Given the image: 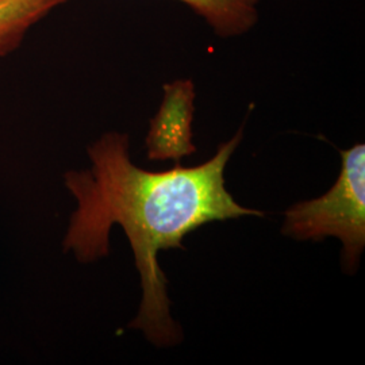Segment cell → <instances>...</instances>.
Masks as SVG:
<instances>
[{
	"mask_svg": "<svg viewBox=\"0 0 365 365\" xmlns=\"http://www.w3.org/2000/svg\"><path fill=\"white\" fill-rule=\"evenodd\" d=\"M66 0H0V57L14 52L27 31Z\"/></svg>",
	"mask_w": 365,
	"mask_h": 365,
	"instance_id": "5b68a950",
	"label": "cell"
},
{
	"mask_svg": "<svg viewBox=\"0 0 365 365\" xmlns=\"http://www.w3.org/2000/svg\"><path fill=\"white\" fill-rule=\"evenodd\" d=\"M195 86L191 80H175L164 86V98L146 135L149 160H173L196 152L192 144V120L195 113Z\"/></svg>",
	"mask_w": 365,
	"mask_h": 365,
	"instance_id": "3957f363",
	"label": "cell"
},
{
	"mask_svg": "<svg viewBox=\"0 0 365 365\" xmlns=\"http://www.w3.org/2000/svg\"><path fill=\"white\" fill-rule=\"evenodd\" d=\"M241 140L242 130L199 167L176 164L165 172H149L131 163L129 135L111 131L88 146L91 168L64 175L66 190L78 202L64 237V252L83 264L99 260L110 253L113 226L122 227L143 286V303L130 327L144 331L160 348L179 344L182 334L170 317L158 252L184 249L182 238L210 222L264 217L259 210L240 206L225 187L226 164Z\"/></svg>",
	"mask_w": 365,
	"mask_h": 365,
	"instance_id": "6da1fadb",
	"label": "cell"
},
{
	"mask_svg": "<svg viewBox=\"0 0 365 365\" xmlns=\"http://www.w3.org/2000/svg\"><path fill=\"white\" fill-rule=\"evenodd\" d=\"M200 15L215 34L237 37L250 31L259 21L260 0H178Z\"/></svg>",
	"mask_w": 365,
	"mask_h": 365,
	"instance_id": "277c9868",
	"label": "cell"
},
{
	"mask_svg": "<svg viewBox=\"0 0 365 365\" xmlns=\"http://www.w3.org/2000/svg\"><path fill=\"white\" fill-rule=\"evenodd\" d=\"M339 155L342 165L337 182L325 195L289 207L284 212L283 235L297 241L337 237L344 244V268L353 274L365 247V145L356 144Z\"/></svg>",
	"mask_w": 365,
	"mask_h": 365,
	"instance_id": "7a4b0ae2",
	"label": "cell"
}]
</instances>
